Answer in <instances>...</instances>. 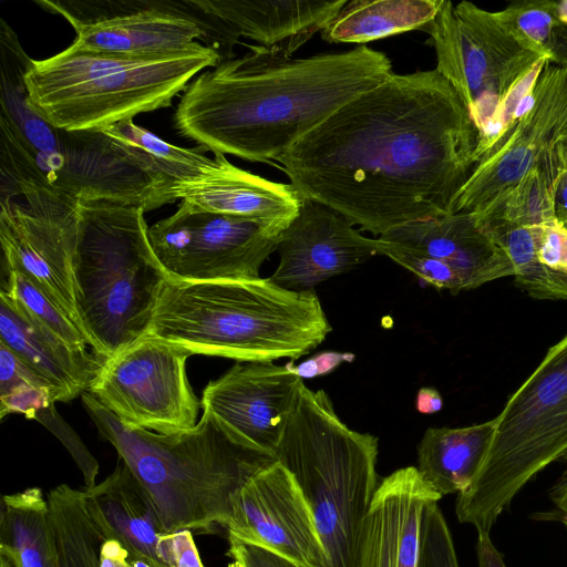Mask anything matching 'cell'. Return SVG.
Returning a JSON list of instances; mask_svg holds the SVG:
<instances>
[{
    "instance_id": "obj_9",
    "label": "cell",
    "mask_w": 567,
    "mask_h": 567,
    "mask_svg": "<svg viewBox=\"0 0 567 567\" xmlns=\"http://www.w3.org/2000/svg\"><path fill=\"white\" fill-rule=\"evenodd\" d=\"M567 456V334L495 417L485 458L457 494L460 523L489 533L517 493L540 471Z\"/></svg>"
},
{
    "instance_id": "obj_35",
    "label": "cell",
    "mask_w": 567,
    "mask_h": 567,
    "mask_svg": "<svg viewBox=\"0 0 567 567\" xmlns=\"http://www.w3.org/2000/svg\"><path fill=\"white\" fill-rule=\"evenodd\" d=\"M33 420L43 424L63 443L82 473L84 487H93L97 483L99 463L80 437L56 413L54 403L40 410Z\"/></svg>"
},
{
    "instance_id": "obj_27",
    "label": "cell",
    "mask_w": 567,
    "mask_h": 567,
    "mask_svg": "<svg viewBox=\"0 0 567 567\" xmlns=\"http://www.w3.org/2000/svg\"><path fill=\"white\" fill-rule=\"evenodd\" d=\"M0 550L20 567H59L48 495L40 487L2 496Z\"/></svg>"
},
{
    "instance_id": "obj_46",
    "label": "cell",
    "mask_w": 567,
    "mask_h": 567,
    "mask_svg": "<svg viewBox=\"0 0 567 567\" xmlns=\"http://www.w3.org/2000/svg\"><path fill=\"white\" fill-rule=\"evenodd\" d=\"M556 8L560 21L567 24V0L557 1Z\"/></svg>"
},
{
    "instance_id": "obj_28",
    "label": "cell",
    "mask_w": 567,
    "mask_h": 567,
    "mask_svg": "<svg viewBox=\"0 0 567 567\" xmlns=\"http://www.w3.org/2000/svg\"><path fill=\"white\" fill-rule=\"evenodd\" d=\"M48 502L59 567H99L103 515L87 489L60 484Z\"/></svg>"
},
{
    "instance_id": "obj_14",
    "label": "cell",
    "mask_w": 567,
    "mask_h": 567,
    "mask_svg": "<svg viewBox=\"0 0 567 567\" xmlns=\"http://www.w3.org/2000/svg\"><path fill=\"white\" fill-rule=\"evenodd\" d=\"M567 138V65L547 62L505 141L474 166L452 213H472L516 185Z\"/></svg>"
},
{
    "instance_id": "obj_15",
    "label": "cell",
    "mask_w": 567,
    "mask_h": 567,
    "mask_svg": "<svg viewBox=\"0 0 567 567\" xmlns=\"http://www.w3.org/2000/svg\"><path fill=\"white\" fill-rule=\"evenodd\" d=\"M227 532L297 567H326L309 504L292 474L278 461L258 471L238 491Z\"/></svg>"
},
{
    "instance_id": "obj_31",
    "label": "cell",
    "mask_w": 567,
    "mask_h": 567,
    "mask_svg": "<svg viewBox=\"0 0 567 567\" xmlns=\"http://www.w3.org/2000/svg\"><path fill=\"white\" fill-rule=\"evenodd\" d=\"M556 4V0H518L494 17L524 48L565 66L567 24L560 21Z\"/></svg>"
},
{
    "instance_id": "obj_21",
    "label": "cell",
    "mask_w": 567,
    "mask_h": 567,
    "mask_svg": "<svg viewBox=\"0 0 567 567\" xmlns=\"http://www.w3.org/2000/svg\"><path fill=\"white\" fill-rule=\"evenodd\" d=\"M205 14L276 54L292 53L321 32L347 0H192Z\"/></svg>"
},
{
    "instance_id": "obj_25",
    "label": "cell",
    "mask_w": 567,
    "mask_h": 567,
    "mask_svg": "<svg viewBox=\"0 0 567 567\" xmlns=\"http://www.w3.org/2000/svg\"><path fill=\"white\" fill-rule=\"evenodd\" d=\"M495 419L465 427H430L417 447V471L441 497L464 492L492 442Z\"/></svg>"
},
{
    "instance_id": "obj_18",
    "label": "cell",
    "mask_w": 567,
    "mask_h": 567,
    "mask_svg": "<svg viewBox=\"0 0 567 567\" xmlns=\"http://www.w3.org/2000/svg\"><path fill=\"white\" fill-rule=\"evenodd\" d=\"M85 488L112 535L133 557L152 567H204L193 533L164 532L148 497L122 460L109 476Z\"/></svg>"
},
{
    "instance_id": "obj_6",
    "label": "cell",
    "mask_w": 567,
    "mask_h": 567,
    "mask_svg": "<svg viewBox=\"0 0 567 567\" xmlns=\"http://www.w3.org/2000/svg\"><path fill=\"white\" fill-rule=\"evenodd\" d=\"M223 61L205 44L158 55L84 50L73 43L44 60L29 59L23 73L30 107L52 127L94 132L172 105L190 80Z\"/></svg>"
},
{
    "instance_id": "obj_10",
    "label": "cell",
    "mask_w": 567,
    "mask_h": 567,
    "mask_svg": "<svg viewBox=\"0 0 567 567\" xmlns=\"http://www.w3.org/2000/svg\"><path fill=\"white\" fill-rule=\"evenodd\" d=\"M74 29L80 49L158 55L194 48L197 40L233 59L238 38L221 21L203 13L192 0H38Z\"/></svg>"
},
{
    "instance_id": "obj_5",
    "label": "cell",
    "mask_w": 567,
    "mask_h": 567,
    "mask_svg": "<svg viewBox=\"0 0 567 567\" xmlns=\"http://www.w3.org/2000/svg\"><path fill=\"white\" fill-rule=\"evenodd\" d=\"M76 209L78 320L107 360L148 334L168 277L148 240L145 205L81 192Z\"/></svg>"
},
{
    "instance_id": "obj_11",
    "label": "cell",
    "mask_w": 567,
    "mask_h": 567,
    "mask_svg": "<svg viewBox=\"0 0 567 567\" xmlns=\"http://www.w3.org/2000/svg\"><path fill=\"white\" fill-rule=\"evenodd\" d=\"M9 181V194L21 196L24 204L10 196L1 199L0 240L8 272L31 278L80 327L73 280L79 194L42 175Z\"/></svg>"
},
{
    "instance_id": "obj_33",
    "label": "cell",
    "mask_w": 567,
    "mask_h": 567,
    "mask_svg": "<svg viewBox=\"0 0 567 567\" xmlns=\"http://www.w3.org/2000/svg\"><path fill=\"white\" fill-rule=\"evenodd\" d=\"M379 239L382 255L410 270L421 280L436 289L449 290L452 295L466 290L462 277L445 262L402 245Z\"/></svg>"
},
{
    "instance_id": "obj_17",
    "label": "cell",
    "mask_w": 567,
    "mask_h": 567,
    "mask_svg": "<svg viewBox=\"0 0 567 567\" xmlns=\"http://www.w3.org/2000/svg\"><path fill=\"white\" fill-rule=\"evenodd\" d=\"M279 265L270 279L281 288L307 291L382 255L381 241L363 236L344 216L302 197L296 218L284 230Z\"/></svg>"
},
{
    "instance_id": "obj_32",
    "label": "cell",
    "mask_w": 567,
    "mask_h": 567,
    "mask_svg": "<svg viewBox=\"0 0 567 567\" xmlns=\"http://www.w3.org/2000/svg\"><path fill=\"white\" fill-rule=\"evenodd\" d=\"M7 292L37 322L76 350L90 346L83 330L27 275L8 272Z\"/></svg>"
},
{
    "instance_id": "obj_1",
    "label": "cell",
    "mask_w": 567,
    "mask_h": 567,
    "mask_svg": "<svg viewBox=\"0 0 567 567\" xmlns=\"http://www.w3.org/2000/svg\"><path fill=\"white\" fill-rule=\"evenodd\" d=\"M478 141L467 107L435 69L393 73L306 133L275 166L302 197L380 237L453 214Z\"/></svg>"
},
{
    "instance_id": "obj_40",
    "label": "cell",
    "mask_w": 567,
    "mask_h": 567,
    "mask_svg": "<svg viewBox=\"0 0 567 567\" xmlns=\"http://www.w3.org/2000/svg\"><path fill=\"white\" fill-rule=\"evenodd\" d=\"M557 150L561 162V172L556 185L554 207L556 218L561 223L567 216V138L558 144Z\"/></svg>"
},
{
    "instance_id": "obj_19",
    "label": "cell",
    "mask_w": 567,
    "mask_h": 567,
    "mask_svg": "<svg viewBox=\"0 0 567 567\" xmlns=\"http://www.w3.org/2000/svg\"><path fill=\"white\" fill-rule=\"evenodd\" d=\"M441 498L414 466L382 478L364 522L358 567H419L423 515Z\"/></svg>"
},
{
    "instance_id": "obj_13",
    "label": "cell",
    "mask_w": 567,
    "mask_h": 567,
    "mask_svg": "<svg viewBox=\"0 0 567 567\" xmlns=\"http://www.w3.org/2000/svg\"><path fill=\"white\" fill-rule=\"evenodd\" d=\"M190 355L146 336L105 360L87 392L127 427L161 434L188 431L202 406L186 374Z\"/></svg>"
},
{
    "instance_id": "obj_23",
    "label": "cell",
    "mask_w": 567,
    "mask_h": 567,
    "mask_svg": "<svg viewBox=\"0 0 567 567\" xmlns=\"http://www.w3.org/2000/svg\"><path fill=\"white\" fill-rule=\"evenodd\" d=\"M0 342L52 386L55 402L87 392L105 360L76 350L32 319L7 292L0 293Z\"/></svg>"
},
{
    "instance_id": "obj_29",
    "label": "cell",
    "mask_w": 567,
    "mask_h": 567,
    "mask_svg": "<svg viewBox=\"0 0 567 567\" xmlns=\"http://www.w3.org/2000/svg\"><path fill=\"white\" fill-rule=\"evenodd\" d=\"M472 215L477 226L511 260L519 288L535 299H567V278L546 268L537 256L544 225H516L499 218Z\"/></svg>"
},
{
    "instance_id": "obj_38",
    "label": "cell",
    "mask_w": 567,
    "mask_h": 567,
    "mask_svg": "<svg viewBox=\"0 0 567 567\" xmlns=\"http://www.w3.org/2000/svg\"><path fill=\"white\" fill-rule=\"evenodd\" d=\"M227 556L236 567H297L286 558L262 547L245 543L228 535Z\"/></svg>"
},
{
    "instance_id": "obj_20",
    "label": "cell",
    "mask_w": 567,
    "mask_h": 567,
    "mask_svg": "<svg viewBox=\"0 0 567 567\" xmlns=\"http://www.w3.org/2000/svg\"><path fill=\"white\" fill-rule=\"evenodd\" d=\"M210 166L198 177L173 185L168 202L186 200L224 215L258 220L281 233L299 213L302 196L289 183L274 182L214 154Z\"/></svg>"
},
{
    "instance_id": "obj_2",
    "label": "cell",
    "mask_w": 567,
    "mask_h": 567,
    "mask_svg": "<svg viewBox=\"0 0 567 567\" xmlns=\"http://www.w3.org/2000/svg\"><path fill=\"white\" fill-rule=\"evenodd\" d=\"M204 70L183 91L174 124L214 154L271 163L306 133L394 72L367 45L293 59L260 45Z\"/></svg>"
},
{
    "instance_id": "obj_22",
    "label": "cell",
    "mask_w": 567,
    "mask_h": 567,
    "mask_svg": "<svg viewBox=\"0 0 567 567\" xmlns=\"http://www.w3.org/2000/svg\"><path fill=\"white\" fill-rule=\"evenodd\" d=\"M379 238L445 262L462 277L466 290L515 276L506 254L477 226L471 213L408 223Z\"/></svg>"
},
{
    "instance_id": "obj_36",
    "label": "cell",
    "mask_w": 567,
    "mask_h": 567,
    "mask_svg": "<svg viewBox=\"0 0 567 567\" xmlns=\"http://www.w3.org/2000/svg\"><path fill=\"white\" fill-rule=\"evenodd\" d=\"M55 403L49 390L22 382L0 391V417L11 413L23 414L28 419L42 409Z\"/></svg>"
},
{
    "instance_id": "obj_16",
    "label": "cell",
    "mask_w": 567,
    "mask_h": 567,
    "mask_svg": "<svg viewBox=\"0 0 567 567\" xmlns=\"http://www.w3.org/2000/svg\"><path fill=\"white\" fill-rule=\"evenodd\" d=\"M302 384L285 365L237 363L206 385L200 403L233 439L275 457Z\"/></svg>"
},
{
    "instance_id": "obj_3",
    "label": "cell",
    "mask_w": 567,
    "mask_h": 567,
    "mask_svg": "<svg viewBox=\"0 0 567 567\" xmlns=\"http://www.w3.org/2000/svg\"><path fill=\"white\" fill-rule=\"evenodd\" d=\"M81 398L100 434L142 486L166 533L227 529L238 491L276 461L233 439L206 410L193 429L161 434L125 426L89 392Z\"/></svg>"
},
{
    "instance_id": "obj_42",
    "label": "cell",
    "mask_w": 567,
    "mask_h": 567,
    "mask_svg": "<svg viewBox=\"0 0 567 567\" xmlns=\"http://www.w3.org/2000/svg\"><path fill=\"white\" fill-rule=\"evenodd\" d=\"M416 410L420 413L432 414L443 406L441 394L433 388H421L416 395Z\"/></svg>"
},
{
    "instance_id": "obj_24",
    "label": "cell",
    "mask_w": 567,
    "mask_h": 567,
    "mask_svg": "<svg viewBox=\"0 0 567 567\" xmlns=\"http://www.w3.org/2000/svg\"><path fill=\"white\" fill-rule=\"evenodd\" d=\"M97 132L114 155L151 183L161 206L169 203L167 193L173 185L200 176L213 163V158L195 148L165 142L133 118Z\"/></svg>"
},
{
    "instance_id": "obj_43",
    "label": "cell",
    "mask_w": 567,
    "mask_h": 567,
    "mask_svg": "<svg viewBox=\"0 0 567 567\" xmlns=\"http://www.w3.org/2000/svg\"><path fill=\"white\" fill-rule=\"evenodd\" d=\"M564 461L567 463V456L564 458ZM567 495V466L558 480V482L555 484V486L550 491V499L554 502L556 499H559Z\"/></svg>"
},
{
    "instance_id": "obj_37",
    "label": "cell",
    "mask_w": 567,
    "mask_h": 567,
    "mask_svg": "<svg viewBox=\"0 0 567 567\" xmlns=\"http://www.w3.org/2000/svg\"><path fill=\"white\" fill-rule=\"evenodd\" d=\"M537 256L546 268L567 278V228L558 220L543 226Z\"/></svg>"
},
{
    "instance_id": "obj_45",
    "label": "cell",
    "mask_w": 567,
    "mask_h": 567,
    "mask_svg": "<svg viewBox=\"0 0 567 567\" xmlns=\"http://www.w3.org/2000/svg\"><path fill=\"white\" fill-rule=\"evenodd\" d=\"M0 567H20L16 559L6 551L0 550Z\"/></svg>"
},
{
    "instance_id": "obj_4",
    "label": "cell",
    "mask_w": 567,
    "mask_h": 567,
    "mask_svg": "<svg viewBox=\"0 0 567 567\" xmlns=\"http://www.w3.org/2000/svg\"><path fill=\"white\" fill-rule=\"evenodd\" d=\"M330 331L313 289L287 290L258 277L212 282L168 279L147 336L192 354L267 363L309 353Z\"/></svg>"
},
{
    "instance_id": "obj_34",
    "label": "cell",
    "mask_w": 567,
    "mask_h": 567,
    "mask_svg": "<svg viewBox=\"0 0 567 567\" xmlns=\"http://www.w3.org/2000/svg\"><path fill=\"white\" fill-rule=\"evenodd\" d=\"M419 567H460L451 530L437 503L429 505L423 515Z\"/></svg>"
},
{
    "instance_id": "obj_8",
    "label": "cell",
    "mask_w": 567,
    "mask_h": 567,
    "mask_svg": "<svg viewBox=\"0 0 567 567\" xmlns=\"http://www.w3.org/2000/svg\"><path fill=\"white\" fill-rule=\"evenodd\" d=\"M423 31L435 50V70L455 89L478 131V163L508 136L549 61L524 48L494 12L470 1L442 0Z\"/></svg>"
},
{
    "instance_id": "obj_39",
    "label": "cell",
    "mask_w": 567,
    "mask_h": 567,
    "mask_svg": "<svg viewBox=\"0 0 567 567\" xmlns=\"http://www.w3.org/2000/svg\"><path fill=\"white\" fill-rule=\"evenodd\" d=\"M354 355L352 353H341L336 351H324L316 354L295 365L292 362L285 364V368L299 378H313L321 374H327L334 370L339 364L346 361H352Z\"/></svg>"
},
{
    "instance_id": "obj_44",
    "label": "cell",
    "mask_w": 567,
    "mask_h": 567,
    "mask_svg": "<svg viewBox=\"0 0 567 567\" xmlns=\"http://www.w3.org/2000/svg\"><path fill=\"white\" fill-rule=\"evenodd\" d=\"M558 512L560 522L567 529V495L553 502Z\"/></svg>"
},
{
    "instance_id": "obj_30",
    "label": "cell",
    "mask_w": 567,
    "mask_h": 567,
    "mask_svg": "<svg viewBox=\"0 0 567 567\" xmlns=\"http://www.w3.org/2000/svg\"><path fill=\"white\" fill-rule=\"evenodd\" d=\"M557 146L516 185L472 214L528 226L557 220L554 198L561 172Z\"/></svg>"
},
{
    "instance_id": "obj_7",
    "label": "cell",
    "mask_w": 567,
    "mask_h": 567,
    "mask_svg": "<svg viewBox=\"0 0 567 567\" xmlns=\"http://www.w3.org/2000/svg\"><path fill=\"white\" fill-rule=\"evenodd\" d=\"M378 437L349 429L323 390L301 385L275 458L311 509L326 567H358L364 522L380 484Z\"/></svg>"
},
{
    "instance_id": "obj_41",
    "label": "cell",
    "mask_w": 567,
    "mask_h": 567,
    "mask_svg": "<svg viewBox=\"0 0 567 567\" xmlns=\"http://www.w3.org/2000/svg\"><path fill=\"white\" fill-rule=\"evenodd\" d=\"M476 556L477 567H507L487 532H477Z\"/></svg>"
},
{
    "instance_id": "obj_12",
    "label": "cell",
    "mask_w": 567,
    "mask_h": 567,
    "mask_svg": "<svg viewBox=\"0 0 567 567\" xmlns=\"http://www.w3.org/2000/svg\"><path fill=\"white\" fill-rule=\"evenodd\" d=\"M282 233L258 220L208 212L186 200L148 228L169 280L212 282L259 277Z\"/></svg>"
},
{
    "instance_id": "obj_26",
    "label": "cell",
    "mask_w": 567,
    "mask_h": 567,
    "mask_svg": "<svg viewBox=\"0 0 567 567\" xmlns=\"http://www.w3.org/2000/svg\"><path fill=\"white\" fill-rule=\"evenodd\" d=\"M442 0H352L320 32L330 43L368 42L412 30H424Z\"/></svg>"
}]
</instances>
